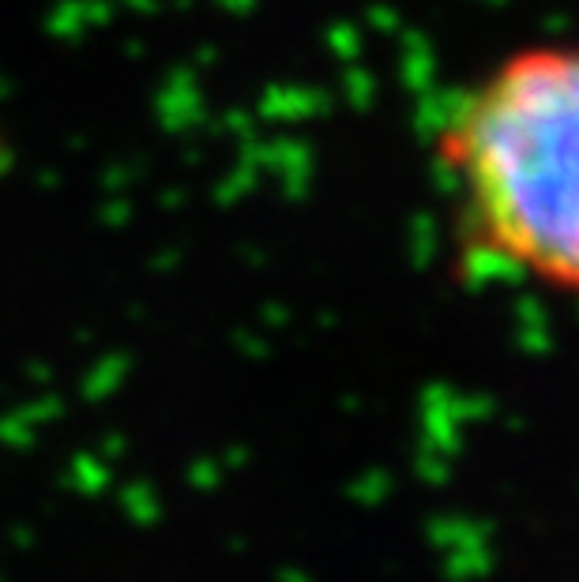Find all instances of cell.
I'll return each mask as SVG.
<instances>
[{
    "instance_id": "6da1fadb",
    "label": "cell",
    "mask_w": 579,
    "mask_h": 582,
    "mask_svg": "<svg viewBox=\"0 0 579 582\" xmlns=\"http://www.w3.org/2000/svg\"><path fill=\"white\" fill-rule=\"evenodd\" d=\"M437 158L478 260L579 297V42L501 57L452 102Z\"/></svg>"
}]
</instances>
